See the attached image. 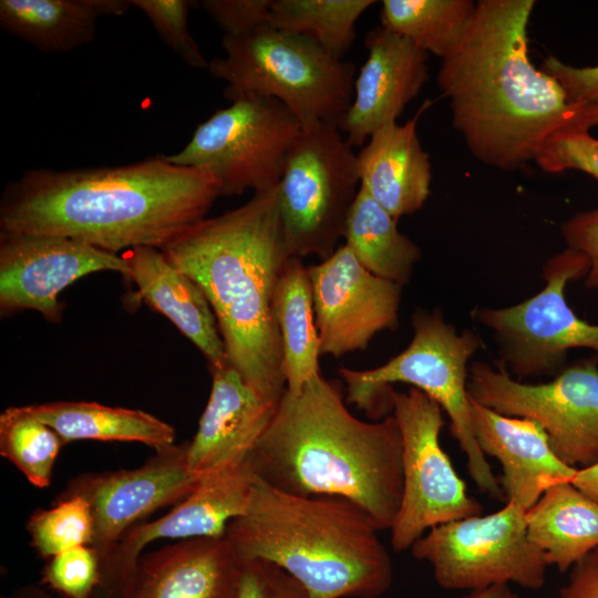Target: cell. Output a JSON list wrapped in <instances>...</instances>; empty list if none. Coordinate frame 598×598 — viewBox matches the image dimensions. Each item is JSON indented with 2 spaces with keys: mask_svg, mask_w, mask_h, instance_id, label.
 Instances as JSON below:
<instances>
[{
  "mask_svg": "<svg viewBox=\"0 0 598 598\" xmlns=\"http://www.w3.org/2000/svg\"><path fill=\"white\" fill-rule=\"evenodd\" d=\"M277 186L219 216L206 217L159 249L204 291L229 364L262 399L276 403L286 391V380L274 297L292 257Z\"/></svg>",
  "mask_w": 598,
  "mask_h": 598,
  "instance_id": "obj_3",
  "label": "cell"
},
{
  "mask_svg": "<svg viewBox=\"0 0 598 598\" xmlns=\"http://www.w3.org/2000/svg\"><path fill=\"white\" fill-rule=\"evenodd\" d=\"M188 442L155 453L143 465L83 473L71 478L56 498L78 495L91 507L93 546L104 560L128 529L153 512L178 503L204 474L187 464Z\"/></svg>",
  "mask_w": 598,
  "mask_h": 598,
  "instance_id": "obj_14",
  "label": "cell"
},
{
  "mask_svg": "<svg viewBox=\"0 0 598 598\" xmlns=\"http://www.w3.org/2000/svg\"><path fill=\"white\" fill-rule=\"evenodd\" d=\"M534 0H480L460 42L441 59L437 85L452 124L485 165L513 171L555 133L573 126L581 107L528 54Z\"/></svg>",
  "mask_w": 598,
  "mask_h": 598,
  "instance_id": "obj_2",
  "label": "cell"
},
{
  "mask_svg": "<svg viewBox=\"0 0 598 598\" xmlns=\"http://www.w3.org/2000/svg\"><path fill=\"white\" fill-rule=\"evenodd\" d=\"M308 274L321 354L363 351L398 327L402 286L369 271L344 244Z\"/></svg>",
  "mask_w": 598,
  "mask_h": 598,
  "instance_id": "obj_16",
  "label": "cell"
},
{
  "mask_svg": "<svg viewBox=\"0 0 598 598\" xmlns=\"http://www.w3.org/2000/svg\"><path fill=\"white\" fill-rule=\"evenodd\" d=\"M412 327L410 344L382 365L339 369L347 386V402L372 419H383L392 413L393 383H406L422 391L448 416L451 434L466 456L475 485L489 497L504 501L498 478L481 451L472 425L468 361L482 346L480 336L471 330L458 333L440 311H416Z\"/></svg>",
  "mask_w": 598,
  "mask_h": 598,
  "instance_id": "obj_6",
  "label": "cell"
},
{
  "mask_svg": "<svg viewBox=\"0 0 598 598\" xmlns=\"http://www.w3.org/2000/svg\"><path fill=\"white\" fill-rule=\"evenodd\" d=\"M25 528L31 547L45 559L79 546L92 545L94 538L90 504L78 495L55 498L51 507L33 511Z\"/></svg>",
  "mask_w": 598,
  "mask_h": 598,
  "instance_id": "obj_32",
  "label": "cell"
},
{
  "mask_svg": "<svg viewBox=\"0 0 598 598\" xmlns=\"http://www.w3.org/2000/svg\"><path fill=\"white\" fill-rule=\"evenodd\" d=\"M137 298L165 316L215 367L227 362L213 309L200 287L162 250L136 247L123 255Z\"/></svg>",
  "mask_w": 598,
  "mask_h": 598,
  "instance_id": "obj_23",
  "label": "cell"
},
{
  "mask_svg": "<svg viewBox=\"0 0 598 598\" xmlns=\"http://www.w3.org/2000/svg\"><path fill=\"white\" fill-rule=\"evenodd\" d=\"M1 598H61L50 594L37 585H24Z\"/></svg>",
  "mask_w": 598,
  "mask_h": 598,
  "instance_id": "obj_43",
  "label": "cell"
},
{
  "mask_svg": "<svg viewBox=\"0 0 598 598\" xmlns=\"http://www.w3.org/2000/svg\"><path fill=\"white\" fill-rule=\"evenodd\" d=\"M301 130L302 123L279 101L245 96L216 110L179 152L165 156L179 166L210 171L221 196L256 194L279 184Z\"/></svg>",
  "mask_w": 598,
  "mask_h": 598,
  "instance_id": "obj_9",
  "label": "cell"
},
{
  "mask_svg": "<svg viewBox=\"0 0 598 598\" xmlns=\"http://www.w3.org/2000/svg\"><path fill=\"white\" fill-rule=\"evenodd\" d=\"M398 218L360 187L350 208L343 238L359 262L375 276L404 286L421 249L398 228Z\"/></svg>",
  "mask_w": 598,
  "mask_h": 598,
  "instance_id": "obj_28",
  "label": "cell"
},
{
  "mask_svg": "<svg viewBox=\"0 0 598 598\" xmlns=\"http://www.w3.org/2000/svg\"><path fill=\"white\" fill-rule=\"evenodd\" d=\"M569 482L598 502V463L586 468L577 470Z\"/></svg>",
  "mask_w": 598,
  "mask_h": 598,
  "instance_id": "obj_41",
  "label": "cell"
},
{
  "mask_svg": "<svg viewBox=\"0 0 598 598\" xmlns=\"http://www.w3.org/2000/svg\"><path fill=\"white\" fill-rule=\"evenodd\" d=\"M225 54L208 71L227 85L225 97L258 96L282 103L302 123L332 125L352 101L354 64L338 60L306 38L269 23L239 37H223Z\"/></svg>",
  "mask_w": 598,
  "mask_h": 598,
  "instance_id": "obj_7",
  "label": "cell"
},
{
  "mask_svg": "<svg viewBox=\"0 0 598 598\" xmlns=\"http://www.w3.org/2000/svg\"><path fill=\"white\" fill-rule=\"evenodd\" d=\"M131 7V0H1L0 27L40 51L62 53L91 43L101 17Z\"/></svg>",
  "mask_w": 598,
  "mask_h": 598,
  "instance_id": "obj_24",
  "label": "cell"
},
{
  "mask_svg": "<svg viewBox=\"0 0 598 598\" xmlns=\"http://www.w3.org/2000/svg\"><path fill=\"white\" fill-rule=\"evenodd\" d=\"M209 371V398L187 446L188 467L198 474L246 461L278 404L262 399L228 361Z\"/></svg>",
  "mask_w": 598,
  "mask_h": 598,
  "instance_id": "obj_20",
  "label": "cell"
},
{
  "mask_svg": "<svg viewBox=\"0 0 598 598\" xmlns=\"http://www.w3.org/2000/svg\"><path fill=\"white\" fill-rule=\"evenodd\" d=\"M23 406L31 415L52 427L65 444L81 440L137 442L156 452L175 445L174 426L142 410L86 401H56Z\"/></svg>",
  "mask_w": 598,
  "mask_h": 598,
  "instance_id": "obj_26",
  "label": "cell"
},
{
  "mask_svg": "<svg viewBox=\"0 0 598 598\" xmlns=\"http://www.w3.org/2000/svg\"><path fill=\"white\" fill-rule=\"evenodd\" d=\"M277 187L290 256L323 260L332 255L360 189L358 157L340 128L302 124Z\"/></svg>",
  "mask_w": 598,
  "mask_h": 598,
  "instance_id": "obj_8",
  "label": "cell"
},
{
  "mask_svg": "<svg viewBox=\"0 0 598 598\" xmlns=\"http://www.w3.org/2000/svg\"><path fill=\"white\" fill-rule=\"evenodd\" d=\"M282 344L286 390L298 394L319 372L320 340L316 326L312 287L302 259L290 257L274 297Z\"/></svg>",
  "mask_w": 598,
  "mask_h": 598,
  "instance_id": "obj_27",
  "label": "cell"
},
{
  "mask_svg": "<svg viewBox=\"0 0 598 598\" xmlns=\"http://www.w3.org/2000/svg\"><path fill=\"white\" fill-rule=\"evenodd\" d=\"M476 11L472 0H384L381 25L443 59L464 37Z\"/></svg>",
  "mask_w": 598,
  "mask_h": 598,
  "instance_id": "obj_29",
  "label": "cell"
},
{
  "mask_svg": "<svg viewBox=\"0 0 598 598\" xmlns=\"http://www.w3.org/2000/svg\"><path fill=\"white\" fill-rule=\"evenodd\" d=\"M598 125V106L581 107L571 127L588 130Z\"/></svg>",
  "mask_w": 598,
  "mask_h": 598,
  "instance_id": "obj_44",
  "label": "cell"
},
{
  "mask_svg": "<svg viewBox=\"0 0 598 598\" xmlns=\"http://www.w3.org/2000/svg\"><path fill=\"white\" fill-rule=\"evenodd\" d=\"M462 598H522L511 585H494L483 589L471 590Z\"/></svg>",
  "mask_w": 598,
  "mask_h": 598,
  "instance_id": "obj_42",
  "label": "cell"
},
{
  "mask_svg": "<svg viewBox=\"0 0 598 598\" xmlns=\"http://www.w3.org/2000/svg\"><path fill=\"white\" fill-rule=\"evenodd\" d=\"M559 598H598V547L570 568Z\"/></svg>",
  "mask_w": 598,
  "mask_h": 598,
  "instance_id": "obj_40",
  "label": "cell"
},
{
  "mask_svg": "<svg viewBox=\"0 0 598 598\" xmlns=\"http://www.w3.org/2000/svg\"><path fill=\"white\" fill-rule=\"evenodd\" d=\"M219 196L210 171L165 155L117 166L29 169L4 186L0 231L63 236L114 254L163 249L205 219Z\"/></svg>",
  "mask_w": 598,
  "mask_h": 598,
  "instance_id": "obj_1",
  "label": "cell"
},
{
  "mask_svg": "<svg viewBox=\"0 0 598 598\" xmlns=\"http://www.w3.org/2000/svg\"><path fill=\"white\" fill-rule=\"evenodd\" d=\"M539 69L558 81L571 104L598 106V65L577 68L548 55Z\"/></svg>",
  "mask_w": 598,
  "mask_h": 598,
  "instance_id": "obj_38",
  "label": "cell"
},
{
  "mask_svg": "<svg viewBox=\"0 0 598 598\" xmlns=\"http://www.w3.org/2000/svg\"><path fill=\"white\" fill-rule=\"evenodd\" d=\"M128 276L123 256L54 235L0 231V310H34L51 322L62 313L61 292L90 274Z\"/></svg>",
  "mask_w": 598,
  "mask_h": 598,
  "instance_id": "obj_15",
  "label": "cell"
},
{
  "mask_svg": "<svg viewBox=\"0 0 598 598\" xmlns=\"http://www.w3.org/2000/svg\"><path fill=\"white\" fill-rule=\"evenodd\" d=\"M237 598H310L288 573L261 559L244 560Z\"/></svg>",
  "mask_w": 598,
  "mask_h": 598,
  "instance_id": "obj_36",
  "label": "cell"
},
{
  "mask_svg": "<svg viewBox=\"0 0 598 598\" xmlns=\"http://www.w3.org/2000/svg\"><path fill=\"white\" fill-rule=\"evenodd\" d=\"M427 105L404 124L392 122L377 130L357 154L360 187L398 219L421 209L431 193L430 156L417 135Z\"/></svg>",
  "mask_w": 598,
  "mask_h": 598,
  "instance_id": "obj_22",
  "label": "cell"
},
{
  "mask_svg": "<svg viewBox=\"0 0 598 598\" xmlns=\"http://www.w3.org/2000/svg\"><path fill=\"white\" fill-rule=\"evenodd\" d=\"M374 0H272L269 24L317 44L342 60L355 39L359 18Z\"/></svg>",
  "mask_w": 598,
  "mask_h": 598,
  "instance_id": "obj_30",
  "label": "cell"
},
{
  "mask_svg": "<svg viewBox=\"0 0 598 598\" xmlns=\"http://www.w3.org/2000/svg\"><path fill=\"white\" fill-rule=\"evenodd\" d=\"M100 578V554L91 545L49 558L41 571V582L61 598H94Z\"/></svg>",
  "mask_w": 598,
  "mask_h": 598,
  "instance_id": "obj_33",
  "label": "cell"
},
{
  "mask_svg": "<svg viewBox=\"0 0 598 598\" xmlns=\"http://www.w3.org/2000/svg\"><path fill=\"white\" fill-rule=\"evenodd\" d=\"M525 519L529 539L559 571L598 547V502L571 482L549 486Z\"/></svg>",
  "mask_w": 598,
  "mask_h": 598,
  "instance_id": "obj_25",
  "label": "cell"
},
{
  "mask_svg": "<svg viewBox=\"0 0 598 598\" xmlns=\"http://www.w3.org/2000/svg\"><path fill=\"white\" fill-rule=\"evenodd\" d=\"M200 4L223 37H239L269 23L272 0H204Z\"/></svg>",
  "mask_w": 598,
  "mask_h": 598,
  "instance_id": "obj_37",
  "label": "cell"
},
{
  "mask_svg": "<svg viewBox=\"0 0 598 598\" xmlns=\"http://www.w3.org/2000/svg\"><path fill=\"white\" fill-rule=\"evenodd\" d=\"M244 559L225 536L143 553L107 598H237Z\"/></svg>",
  "mask_w": 598,
  "mask_h": 598,
  "instance_id": "obj_18",
  "label": "cell"
},
{
  "mask_svg": "<svg viewBox=\"0 0 598 598\" xmlns=\"http://www.w3.org/2000/svg\"><path fill=\"white\" fill-rule=\"evenodd\" d=\"M443 413L415 388L392 392L391 414L402 440L403 492L390 529L391 545L398 553L410 549L435 526L483 513L441 445Z\"/></svg>",
  "mask_w": 598,
  "mask_h": 598,
  "instance_id": "obj_13",
  "label": "cell"
},
{
  "mask_svg": "<svg viewBox=\"0 0 598 598\" xmlns=\"http://www.w3.org/2000/svg\"><path fill=\"white\" fill-rule=\"evenodd\" d=\"M150 20L161 39L189 66L208 69L195 39L192 37L187 18L190 7L185 0H131Z\"/></svg>",
  "mask_w": 598,
  "mask_h": 598,
  "instance_id": "obj_34",
  "label": "cell"
},
{
  "mask_svg": "<svg viewBox=\"0 0 598 598\" xmlns=\"http://www.w3.org/2000/svg\"><path fill=\"white\" fill-rule=\"evenodd\" d=\"M468 394L507 416L536 422L555 454L577 470L598 463V360L585 359L544 383H525L503 365L476 361Z\"/></svg>",
  "mask_w": 598,
  "mask_h": 598,
  "instance_id": "obj_11",
  "label": "cell"
},
{
  "mask_svg": "<svg viewBox=\"0 0 598 598\" xmlns=\"http://www.w3.org/2000/svg\"><path fill=\"white\" fill-rule=\"evenodd\" d=\"M256 475L250 456L241 463L206 473L171 512L128 529L101 561L94 598H107L144 548L156 540L224 536L228 524L245 513Z\"/></svg>",
  "mask_w": 598,
  "mask_h": 598,
  "instance_id": "obj_17",
  "label": "cell"
},
{
  "mask_svg": "<svg viewBox=\"0 0 598 598\" xmlns=\"http://www.w3.org/2000/svg\"><path fill=\"white\" fill-rule=\"evenodd\" d=\"M250 458L256 473L278 488L344 498L380 530L395 520L403 474L394 416L358 419L337 385L320 374L298 394L283 392Z\"/></svg>",
  "mask_w": 598,
  "mask_h": 598,
  "instance_id": "obj_4",
  "label": "cell"
},
{
  "mask_svg": "<svg viewBox=\"0 0 598 598\" xmlns=\"http://www.w3.org/2000/svg\"><path fill=\"white\" fill-rule=\"evenodd\" d=\"M534 161L547 173L577 169L598 179V140L588 130L565 128L545 142Z\"/></svg>",
  "mask_w": 598,
  "mask_h": 598,
  "instance_id": "obj_35",
  "label": "cell"
},
{
  "mask_svg": "<svg viewBox=\"0 0 598 598\" xmlns=\"http://www.w3.org/2000/svg\"><path fill=\"white\" fill-rule=\"evenodd\" d=\"M380 529L351 502L278 488L258 474L225 537L244 559L283 569L310 598H378L393 581Z\"/></svg>",
  "mask_w": 598,
  "mask_h": 598,
  "instance_id": "obj_5",
  "label": "cell"
},
{
  "mask_svg": "<svg viewBox=\"0 0 598 598\" xmlns=\"http://www.w3.org/2000/svg\"><path fill=\"white\" fill-rule=\"evenodd\" d=\"M475 440L486 456L502 467L498 478L505 503L529 509L544 492L559 482H569L577 468L564 463L553 451L544 430L534 421L499 414L470 395Z\"/></svg>",
  "mask_w": 598,
  "mask_h": 598,
  "instance_id": "obj_21",
  "label": "cell"
},
{
  "mask_svg": "<svg viewBox=\"0 0 598 598\" xmlns=\"http://www.w3.org/2000/svg\"><path fill=\"white\" fill-rule=\"evenodd\" d=\"M368 56L354 79L352 101L339 124L352 147L396 122L429 79V54L382 25L365 37Z\"/></svg>",
  "mask_w": 598,
  "mask_h": 598,
  "instance_id": "obj_19",
  "label": "cell"
},
{
  "mask_svg": "<svg viewBox=\"0 0 598 598\" xmlns=\"http://www.w3.org/2000/svg\"><path fill=\"white\" fill-rule=\"evenodd\" d=\"M60 435L31 415L24 406H9L0 414V455L38 488L51 485L62 446Z\"/></svg>",
  "mask_w": 598,
  "mask_h": 598,
  "instance_id": "obj_31",
  "label": "cell"
},
{
  "mask_svg": "<svg viewBox=\"0 0 598 598\" xmlns=\"http://www.w3.org/2000/svg\"><path fill=\"white\" fill-rule=\"evenodd\" d=\"M523 508L505 503L501 509L441 524L410 548L429 563L437 585L448 590H476L515 584L539 589L549 567L529 539Z\"/></svg>",
  "mask_w": 598,
  "mask_h": 598,
  "instance_id": "obj_10",
  "label": "cell"
},
{
  "mask_svg": "<svg viewBox=\"0 0 598 598\" xmlns=\"http://www.w3.org/2000/svg\"><path fill=\"white\" fill-rule=\"evenodd\" d=\"M560 230L567 248L578 250L588 258L585 286L598 290V208L574 215L561 225Z\"/></svg>",
  "mask_w": 598,
  "mask_h": 598,
  "instance_id": "obj_39",
  "label": "cell"
},
{
  "mask_svg": "<svg viewBox=\"0 0 598 598\" xmlns=\"http://www.w3.org/2000/svg\"><path fill=\"white\" fill-rule=\"evenodd\" d=\"M588 270V258L567 248L545 264L539 292L514 306L476 309L474 317L498 346L497 363L512 377L556 375L571 349L591 350L598 360V323L580 318L565 297L567 283Z\"/></svg>",
  "mask_w": 598,
  "mask_h": 598,
  "instance_id": "obj_12",
  "label": "cell"
}]
</instances>
